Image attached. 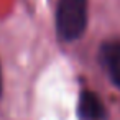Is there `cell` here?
<instances>
[{
  "label": "cell",
  "mask_w": 120,
  "mask_h": 120,
  "mask_svg": "<svg viewBox=\"0 0 120 120\" xmlns=\"http://www.w3.org/2000/svg\"><path fill=\"white\" fill-rule=\"evenodd\" d=\"M87 26V0H58L56 31L64 41L82 36Z\"/></svg>",
  "instance_id": "cell-1"
},
{
  "label": "cell",
  "mask_w": 120,
  "mask_h": 120,
  "mask_svg": "<svg viewBox=\"0 0 120 120\" xmlns=\"http://www.w3.org/2000/svg\"><path fill=\"white\" fill-rule=\"evenodd\" d=\"M100 59L113 84L120 87V41H107L100 48Z\"/></svg>",
  "instance_id": "cell-2"
},
{
  "label": "cell",
  "mask_w": 120,
  "mask_h": 120,
  "mask_svg": "<svg viewBox=\"0 0 120 120\" xmlns=\"http://www.w3.org/2000/svg\"><path fill=\"white\" fill-rule=\"evenodd\" d=\"M79 113L84 120H99L104 117V105L94 92H82L79 99Z\"/></svg>",
  "instance_id": "cell-3"
},
{
  "label": "cell",
  "mask_w": 120,
  "mask_h": 120,
  "mask_svg": "<svg viewBox=\"0 0 120 120\" xmlns=\"http://www.w3.org/2000/svg\"><path fill=\"white\" fill-rule=\"evenodd\" d=\"M0 92H2V71H0Z\"/></svg>",
  "instance_id": "cell-4"
}]
</instances>
